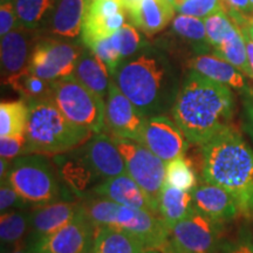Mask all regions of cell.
Returning <instances> with one entry per match:
<instances>
[{"mask_svg":"<svg viewBox=\"0 0 253 253\" xmlns=\"http://www.w3.org/2000/svg\"><path fill=\"white\" fill-rule=\"evenodd\" d=\"M201 147L204 182L225 189L239 213L253 218V150L232 126Z\"/></svg>","mask_w":253,"mask_h":253,"instance_id":"cell-3","label":"cell"},{"mask_svg":"<svg viewBox=\"0 0 253 253\" xmlns=\"http://www.w3.org/2000/svg\"><path fill=\"white\" fill-rule=\"evenodd\" d=\"M113 79L147 119L172 110L181 88L172 63L164 53L153 48L125 60Z\"/></svg>","mask_w":253,"mask_h":253,"instance_id":"cell-2","label":"cell"},{"mask_svg":"<svg viewBox=\"0 0 253 253\" xmlns=\"http://www.w3.org/2000/svg\"><path fill=\"white\" fill-rule=\"evenodd\" d=\"M126 24L122 0H96L87 4L81 39L89 47L97 41L110 38Z\"/></svg>","mask_w":253,"mask_h":253,"instance_id":"cell-14","label":"cell"},{"mask_svg":"<svg viewBox=\"0 0 253 253\" xmlns=\"http://www.w3.org/2000/svg\"><path fill=\"white\" fill-rule=\"evenodd\" d=\"M240 31H242L243 36H244L245 43H246V50H248L249 62H250V65H251V68L253 71V41L251 40V38L249 37V34L246 33L245 30H240Z\"/></svg>","mask_w":253,"mask_h":253,"instance_id":"cell-43","label":"cell"},{"mask_svg":"<svg viewBox=\"0 0 253 253\" xmlns=\"http://www.w3.org/2000/svg\"><path fill=\"white\" fill-rule=\"evenodd\" d=\"M80 50L67 41L46 39L32 50L28 72L34 77L53 82L74 74Z\"/></svg>","mask_w":253,"mask_h":253,"instance_id":"cell-9","label":"cell"},{"mask_svg":"<svg viewBox=\"0 0 253 253\" xmlns=\"http://www.w3.org/2000/svg\"><path fill=\"white\" fill-rule=\"evenodd\" d=\"M31 225V214L23 210H11L1 213L0 238L2 244H13L23 238Z\"/></svg>","mask_w":253,"mask_h":253,"instance_id":"cell-30","label":"cell"},{"mask_svg":"<svg viewBox=\"0 0 253 253\" xmlns=\"http://www.w3.org/2000/svg\"><path fill=\"white\" fill-rule=\"evenodd\" d=\"M25 154L55 155L80 148L93 132L69 121L50 96L31 100Z\"/></svg>","mask_w":253,"mask_h":253,"instance_id":"cell-4","label":"cell"},{"mask_svg":"<svg viewBox=\"0 0 253 253\" xmlns=\"http://www.w3.org/2000/svg\"><path fill=\"white\" fill-rule=\"evenodd\" d=\"M171 113L186 140L203 145L232 126L235 97L230 87L192 71L179 88Z\"/></svg>","mask_w":253,"mask_h":253,"instance_id":"cell-1","label":"cell"},{"mask_svg":"<svg viewBox=\"0 0 253 253\" xmlns=\"http://www.w3.org/2000/svg\"><path fill=\"white\" fill-rule=\"evenodd\" d=\"M192 191L173 188L164 182L158 198V214L168 229L171 230L177 223L184 219L194 210Z\"/></svg>","mask_w":253,"mask_h":253,"instance_id":"cell-24","label":"cell"},{"mask_svg":"<svg viewBox=\"0 0 253 253\" xmlns=\"http://www.w3.org/2000/svg\"><path fill=\"white\" fill-rule=\"evenodd\" d=\"M89 253H90V252H89Z\"/></svg>","mask_w":253,"mask_h":253,"instance_id":"cell-54","label":"cell"},{"mask_svg":"<svg viewBox=\"0 0 253 253\" xmlns=\"http://www.w3.org/2000/svg\"><path fill=\"white\" fill-rule=\"evenodd\" d=\"M91 1H96V0H87V4H88V2H91Z\"/></svg>","mask_w":253,"mask_h":253,"instance_id":"cell-50","label":"cell"},{"mask_svg":"<svg viewBox=\"0 0 253 253\" xmlns=\"http://www.w3.org/2000/svg\"><path fill=\"white\" fill-rule=\"evenodd\" d=\"M125 11L132 26L153 36L171 23L176 8L173 0H138Z\"/></svg>","mask_w":253,"mask_h":253,"instance_id":"cell-19","label":"cell"},{"mask_svg":"<svg viewBox=\"0 0 253 253\" xmlns=\"http://www.w3.org/2000/svg\"><path fill=\"white\" fill-rule=\"evenodd\" d=\"M190 67L218 84L242 91V94L251 88L239 69L216 55L199 54L190 61Z\"/></svg>","mask_w":253,"mask_h":253,"instance_id":"cell-22","label":"cell"},{"mask_svg":"<svg viewBox=\"0 0 253 253\" xmlns=\"http://www.w3.org/2000/svg\"><path fill=\"white\" fill-rule=\"evenodd\" d=\"M171 27L177 36L188 41L201 54L209 49L208 46H210V43L208 40L203 19L179 14L172 20Z\"/></svg>","mask_w":253,"mask_h":253,"instance_id":"cell-29","label":"cell"},{"mask_svg":"<svg viewBox=\"0 0 253 253\" xmlns=\"http://www.w3.org/2000/svg\"><path fill=\"white\" fill-rule=\"evenodd\" d=\"M84 208L95 226L125 231L140 239L145 250L161 248L170 237V230L162 218L148 211L123 207L100 197L87 202Z\"/></svg>","mask_w":253,"mask_h":253,"instance_id":"cell-5","label":"cell"},{"mask_svg":"<svg viewBox=\"0 0 253 253\" xmlns=\"http://www.w3.org/2000/svg\"><path fill=\"white\" fill-rule=\"evenodd\" d=\"M121 45V53L123 61L137 54L144 47V41L142 39L140 32L131 24H125L118 32Z\"/></svg>","mask_w":253,"mask_h":253,"instance_id":"cell-36","label":"cell"},{"mask_svg":"<svg viewBox=\"0 0 253 253\" xmlns=\"http://www.w3.org/2000/svg\"><path fill=\"white\" fill-rule=\"evenodd\" d=\"M50 97L69 121L100 134L106 126V103L74 75L50 82Z\"/></svg>","mask_w":253,"mask_h":253,"instance_id":"cell-6","label":"cell"},{"mask_svg":"<svg viewBox=\"0 0 253 253\" xmlns=\"http://www.w3.org/2000/svg\"><path fill=\"white\" fill-rule=\"evenodd\" d=\"M251 21H252V23H253V19H252V20H251Z\"/></svg>","mask_w":253,"mask_h":253,"instance_id":"cell-53","label":"cell"},{"mask_svg":"<svg viewBox=\"0 0 253 253\" xmlns=\"http://www.w3.org/2000/svg\"><path fill=\"white\" fill-rule=\"evenodd\" d=\"M82 205L75 202H50L31 213V235L34 244L62 229L77 217Z\"/></svg>","mask_w":253,"mask_h":253,"instance_id":"cell-18","label":"cell"},{"mask_svg":"<svg viewBox=\"0 0 253 253\" xmlns=\"http://www.w3.org/2000/svg\"><path fill=\"white\" fill-rule=\"evenodd\" d=\"M144 253H163L160 249H151V250H147Z\"/></svg>","mask_w":253,"mask_h":253,"instance_id":"cell-48","label":"cell"},{"mask_svg":"<svg viewBox=\"0 0 253 253\" xmlns=\"http://www.w3.org/2000/svg\"><path fill=\"white\" fill-rule=\"evenodd\" d=\"M28 106L25 101H6L0 104V138L26 135Z\"/></svg>","mask_w":253,"mask_h":253,"instance_id":"cell-27","label":"cell"},{"mask_svg":"<svg viewBox=\"0 0 253 253\" xmlns=\"http://www.w3.org/2000/svg\"><path fill=\"white\" fill-rule=\"evenodd\" d=\"M96 226L82 205L77 217L62 229L34 244L33 251L45 253H89Z\"/></svg>","mask_w":253,"mask_h":253,"instance_id":"cell-12","label":"cell"},{"mask_svg":"<svg viewBox=\"0 0 253 253\" xmlns=\"http://www.w3.org/2000/svg\"><path fill=\"white\" fill-rule=\"evenodd\" d=\"M221 225L194 209L170 230V239L186 253H217Z\"/></svg>","mask_w":253,"mask_h":253,"instance_id":"cell-10","label":"cell"},{"mask_svg":"<svg viewBox=\"0 0 253 253\" xmlns=\"http://www.w3.org/2000/svg\"><path fill=\"white\" fill-rule=\"evenodd\" d=\"M26 150V135L0 138V156L5 160H14Z\"/></svg>","mask_w":253,"mask_h":253,"instance_id":"cell-39","label":"cell"},{"mask_svg":"<svg viewBox=\"0 0 253 253\" xmlns=\"http://www.w3.org/2000/svg\"><path fill=\"white\" fill-rule=\"evenodd\" d=\"M94 192L100 198L115 202L123 207L148 211L160 216L158 209L128 173L106 179L94 189Z\"/></svg>","mask_w":253,"mask_h":253,"instance_id":"cell-17","label":"cell"},{"mask_svg":"<svg viewBox=\"0 0 253 253\" xmlns=\"http://www.w3.org/2000/svg\"><path fill=\"white\" fill-rule=\"evenodd\" d=\"M2 1H13V0H1V2Z\"/></svg>","mask_w":253,"mask_h":253,"instance_id":"cell-51","label":"cell"},{"mask_svg":"<svg viewBox=\"0 0 253 253\" xmlns=\"http://www.w3.org/2000/svg\"><path fill=\"white\" fill-rule=\"evenodd\" d=\"M166 183L173 188L191 192L197 186V177L189 161L178 157L167 163Z\"/></svg>","mask_w":253,"mask_h":253,"instance_id":"cell-32","label":"cell"},{"mask_svg":"<svg viewBox=\"0 0 253 253\" xmlns=\"http://www.w3.org/2000/svg\"><path fill=\"white\" fill-rule=\"evenodd\" d=\"M112 138L122 154L126 173L141 186L158 209V198L166 182L167 163L140 142L116 136H112Z\"/></svg>","mask_w":253,"mask_h":253,"instance_id":"cell-8","label":"cell"},{"mask_svg":"<svg viewBox=\"0 0 253 253\" xmlns=\"http://www.w3.org/2000/svg\"><path fill=\"white\" fill-rule=\"evenodd\" d=\"M217 253H253V233L243 227L233 238L221 240Z\"/></svg>","mask_w":253,"mask_h":253,"instance_id":"cell-37","label":"cell"},{"mask_svg":"<svg viewBox=\"0 0 253 253\" xmlns=\"http://www.w3.org/2000/svg\"><path fill=\"white\" fill-rule=\"evenodd\" d=\"M213 55L225 60L226 62L239 69L246 77L253 79V71L249 62L245 39L239 27L229 39L213 48Z\"/></svg>","mask_w":253,"mask_h":253,"instance_id":"cell-28","label":"cell"},{"mask_svg":"<svg viewBox=\"0 0 253 253\" xmlns=\"http://www.w3.org/2000/svg\"><path fill=\"white\" fill-rule=\"evenodd\" d=\"M27 32L18 27L1 37V73L6 84L28 71L31 55Z\"/></svg>","mask_w":253,"mask_h":253,"instance_id":"cell-20","label":"cell"},{"mask_svg":"<svg viewBox=\"0 0 253 253\" xmlns=\"http://www.w3.org/2000/svg\"><path fill=\"white\" fill-rule=\"evenodd\" d=\"M140 143L168 163L184 157L189 141L175 121L166 115H157L147 120Z\"/></svg>","mask_w":253,"mask_h":253,"instance_id":"cell-13","label":"cell"},{"mask_svg":"<svg viewBox=\"0 0 253 253\" xmlns=\"http://www.w3.org/2000/svg\"><path fill=\"white\" fill-rule=\"evenodd\" d=\"M140 239L125 231L107 226H96L90 253H144Z\"/></svg>","mask_w":253,"mask_h":253,"instance_id":"cell-25","label":"cell"},{"mask_svg":"<svg viewBox=\"0 0 253 253\" xmlns=\"http://www.w3.org/2000/svg\"><path fill=\"white\" fill-rule=\"evenodd\" d=\"M87 0H56L46 30L58 40H73L82 33Z\"/></svg>","mask_w":253,"mask_h":253,"instance_id":"cell-21","label":"cell"},{"mask_svg":"<svg viewBox=\"0 0 253 253\" xmlns=\"http://www.w3.org/2000/svg\"><path fill=\"white\" fill-rule=\"evenodd\" d=\"M109 72L93 50L86 47L81 52L74 71V77L84 86L104 99L109 89Z\"/></svg>","mask_w":253,"mask_h":253,"instance_id":"cell-23","label":"cell"},{"mask_svg":"<svg viewBox=\"0 0 253 253\" xmlns=\"http://www.w3.org/2000/svg\"><path fill=\"white\" fill-rule=\"evenodd\" d=\"M243 106H244L245 128L253 141V88L243 93Z\"/></svg>","mask_w":253,"mask_h":253,"instance_id":"cell-41","label":"cell"},{"mask_svg":"<svg viewBox=\"0 0 253 253\" xmlns=\"http://www.w3.org/2000/svg\"><path fill=\"white\" fill-rule=\"evenodd\" d=\"M8 162L9 161L5 160V158H1V161H0V178H1V182L7 178L9 169H11V166H9Z\"/></svg>","mask_w":253,"mask_h":253,"instance_id":"cell-44","label":"cell"},{"mask_svg":"<svg viewBox=\"0 0 253 253\" xmlns=\"http://www.w3.org/2000/svg\"><path fill=\"white\" fill-rule=\"evenodd\" d=\"M240 30H245L246 33L249 34V37L251 38V40L253 41V23L252 21H250L249 25H246L245 27H242Z\"/></svg>","mask_w":253,"mask_h":253,"instance_id":"cell-45","label":"cell"},{"mask_svg":"<svg viewBox=\"0 0 253 253\" xmlns=\"http://www.w3.org/2000/svg\"><path fill=\"white\" fill-rule=\"evenodd\" d=\"M194 207L203 216L219 224L227 223L239 213L235 199L225 189L204 182L192 190Z\"/></svg>","mask_w":253,"mask_h":253,"instance_id":"cell-16","label":"cell"},{"mask_svg":"<svg viewBox=\"0 0 253 253\" xmlns=\"http://www.w3.org/2000/svg\"><path fill=\"white\" fill-rule=\"evenodd\" d=\"M220 6L239 28L245 27L253 19V6L250 0H220Z\"/></svg>","mask_w":253,"mask_h":253,"instance_id":"cell-35","label":"cell"},{"mask_svg":"<svg viewBox=\"0 0 253 253\" xmlns=\"http://www.w3.org/2000/svg\"><path fill=\"white\" fill-rule=\"evenodd\" d=\"M12 253H32V252H30L28 250H25V249H17V250H14Z\"/></svg>","mask_w":253,"mask_h":253,"instance_id":"cell-47","label":"cell"},{"mask_svg":"<svg viewBox=\"0 0 253 253\" xmlns=\"http://www.w3.org/2000/svg\"><path fill=\"white\" fill-rule=\"evenodd\" d=\"M32 253H45V252H39V251H32Z\"/></svg>","mask_w":253,"mask_h":253,"instance_id":"cell-49","label":"cell"},{"mask_svg":"<svg viewBox=\"0 0 253 253\" xmlns=\"http://www.w3.org/2000/svg\"><path fill=\"white\" fill-rule=\"evenodd\" d=\"M179 14L204 19L220 8V0H173Z\"/></svg>","mask_w":253,"mask_h":253,"instance_id":"cell-34","label":"cell"},{"mask_svg":"<svg viewBox=\"0 0 253 253\" xmlns=\"http://www.w3.org/2000/svg\"><path fill=\"white\" fill-rule=\"evenodd\" d=\"M158 249H160L163 253H186L183 251V250L179 249L178 246H177L175 243L170 239V237H169V239H168L167 242Z\"/></svg>","mask_w":253,"mask_h":253,"instance_id":"cell-42","label":"cell"},{"mask_svg":"<svg viewBox=\"0 0 253 253\" xmlns=\"http://www.w3.org/2000/svg\"><path fill=\"white\" fill-rule=\"evenodd\" d=\"M6 179L28 203H50L55 202L60 194L55 170L45 155L30 154L17 157Z\"/></svg>","mask_w":253,"mask_h":253,"instance_id":"cell-7","label":"cell"},{"mask_svg":"<svg viewBox=\"0 0 253 253\" xmlns=\"http://www.w3.org/2000/svg\"><path fill=\"white\" fill-rule=\"evenodd\" d=\"M81 157L95 175L106 179L126 173L122 154L112 136L104 132L95 134L81 147Z\"/></svg>","mask_w":253,"mask_h":253,"instance_id":"cell-15","label":"cell"},{"mask_svg":"<svg viewBox=\"0 0 253 253\" xmlns=\"http://www.w3.org/2000/svg\"><path fill=\"white\" fill-rule=\"evenodd\" d=\"M210 46L216 48L235 33L238 27L233 24L223 8H218L213 13L203 19Z\"/></svg>","mask_w":253,"mask_h":253,"instance_id":"cell-31","label":"cell"},{"mask_svg":"<svg viewBox=\"0 0 253 253\" xmlns=\"http://www.w3.org/2000/svg\"><path fill=\"white\" fill-rule=\"evenodd\" d=\"M88 48L93 50L95 54L99 56L101 61L106 65V67L112 77L114 75V73L116 72L119 66L123 62L121 45H120L118 32L110 38H107V39L100 40L97 42L93 43Z\"/></svg>","mask_w":253,"mask_h":253,"instance_id":"cell-33","label":"cell"},{"mask_svg":"<svg viewBox=\"0 0 253 253\" xmlns=\"http://www.w3.org/2000/svg\"><path fill=\"white\" fill-rule=\"evenodd\" d=\"M122 1H123V6H125V9H126V7H129V6L135 4L136 1H138V0H122Z\"/></svg>","mask_w":253,"mask_h":253,"instance_id":"cell-46","label":"cell"},{"mask_svg":"<svg viewBox=\"0 0 253 253\" xmlns=\"http://www.w3.org/2000/svg\"><path fill=\"white\" fill-rule=\"evenodd\" d=\"M250 1H251V4H252V6H253V0H250Z\"/></svg>","mask_w":253,"mask_h":253,"instance_id":"cell-52","label":"cell"},{"mask_svg":"<svg viewBox=\"0 0 253 253\" xmlns=\"http://www.w3.org/2000/svg\"><path fill=\"white\" fill-rule=\"evenodd\" d=\"M19 26L13 1H2L0 6V36L4 37Z\"/></svg>","mask_w":253,"mask_h":253,"instance_id":"cell-40","label":"cell"},{"mask_svg":"<svg viewBox=\"0 0 253 253\" xmlns=\"http://www.w3.org/2000/svg\"><path fill=\"white\" fill-rule=\"evenodd\" d=\"M147 118L134 106L118 84L110 81L104 123L112 136L141 142Z\"/></svg>","mask_w":253,"mask_h":253,"instance_id":"cell-11","label":"cell"},{"mask_svg":"<svg viewBox=\"0 0 253 253\" xmlns=\"http://www.w3.org/2000/svg\"><path fill=\"white\" fill-rule=\"evenodd\" d=\"M19 26L27 31L46 30L56 0H13Z\"/></svg>","mask_w":253,"mask_h":253,"instance_id":"cell-26","label":"cell"},{"mask_svg":"<svg viewBox=\"0 0 253 253\" xmlns=\"http://www.w3.org/2000/svg\"><path fill=\"white\" fill-rule=\"evenodd\" d=\"M28 202L18 194L17 190L11 185L7 179L1 182L0 188V210L2 212L11 210H20L26 208Z\"/></svg>","mask_w":253,"mask_h":253,"instance_id":"cell-38","label":"cell"}]
</instances>
